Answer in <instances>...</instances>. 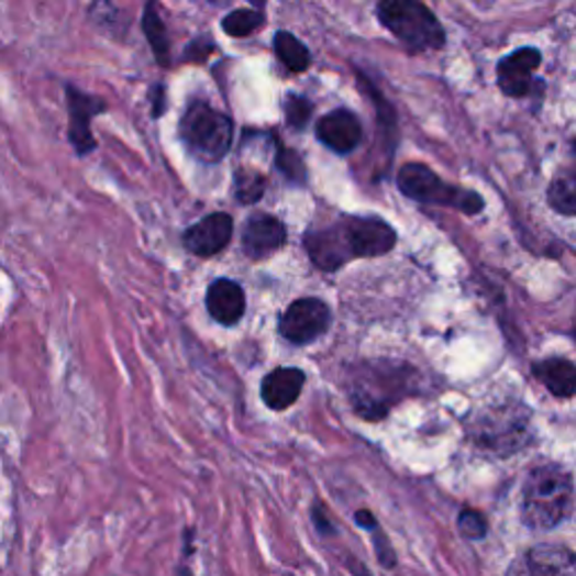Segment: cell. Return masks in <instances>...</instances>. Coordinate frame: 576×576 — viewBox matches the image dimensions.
<instances>
[{
  "instance_id": "6da1fadb",
  "label": "cell",
  "mask_w": 576,
  "mask_h": 576,
  "mask_svg": "<svg viewBox=\"0 0 576 576\" xmlns=\"http://www.w3.org/2000/svg\"><path fill=\"white\" fill-rule=\"evenodd\" d=\"M395 246V228L378 217H343L326 228L304 234V248L311 262L326 273L339 270L352 259L383 257Z\"/></svg>"
},
{
  "instance_id": "7a4b0ae2",
  "label": "cell",
  "mask_w": 576,
  "mask_h": 576,
  "mask_svg": "<svg viewBox=\"0 0 576 576\" xmlns=\"http://www.w3.org/2000/svg\"><path fill=\"white\" fill-rule=\"evenodd\" d=\"M572 475L558 464H543L522 487V522L536 532L554 530L569 511Z\"/></svg>"
},
{
  "instance_id": "3957f363",
  "label": "cell",
  "mask_w": 576,
  "mask_h": 576,
  "mask_svg": "<svg viewBox=\"0 0 576 576\" xmlns=\"http://www.w3.org/2000/svg\"><path fill=\"white\" fill-rule=\"evenodd\" d=\"M376 16L412 53L442 51L446 45L444 25L423 0H378Z\"/></svg>"
},
{
  "instance_id": "277c9868",
  "label": "cell",
  "mask_w": 576,
  "mask_h": 576,
  "mask_svg": "<svg viewBox=\"0 0 576 576\" xmlns=\"http://www.w3.org/2000/svg\"><path fill=\"white\" fill-rule=\"evenodd\" d=\"M232 120L206 102H191L180 120V140L187 152L208 163H221L232 147Z\"/></svg>"
},
{
  "instance_id": "5b68a950",
  "label": "cell",
  "mask_w": 576,
  "mask_h": 576,
  "mask_svg": "<svg viewBox=\"0 0 576 576\" xmlns=\"http://www.w3.org/2000/svg\"><path fill=\"white\" fill-rule=\"evenodd\" d=\"M397 185L401 189V195L419 203L453 208L468 217L485 210V199L479 197L477 191L444 182L435 171L421 163L403 165L397 174Z\"/></svg>"
},
{
  "instance_id": "8992f818",
  "label": "cell",
  "mask_w": 576,
  "mask_h": 576,
  "mask_svg": "<svg viewBox=\"0 0 576 576\" xmlns=\"http://www.w3.org/2000/svg\"><path fill=\"white\" fill-rule=\"evenodd\" d=\"M475 444L496 453L511 455L520 451L530 437V412L522 406L489 410L473 423Z\"/></svg>"
},
{
  "instance_id": "52a82bcc",
  "label": "cell",
  "mask_w": 576,
  "mask_h": 576,
  "mask_svg": "<svg viewBox=\"0 0 576 576\" xmlns=\"http://www.w3.org/2000/svg\"><path fill=\"white\" fill-rule=\"evenodd\" d=\"M331 326V311L329 307L318 298H302L288 309L279 318V333L288 343L293 345H309L324 335Z\"/></svg>"
},
{
  "instance_id": "ba28073f",
  "label": "cell",
  "mask_w": 576,
  "mask_h": 576,
  "mask_svg": "<svg viewBox=\"0 0 576 576\" xmlns=\"http://www.w3.org/2000/svg\"><path fill=\"white\" fill-rule=\"evenodd\" d=\"M541 62L543 57L536 47H518V51L498 62L496 77L507 98H527V95L534 92V86H543V81H536Z\"/></svg>"
},
{
  "instance_id": "9c48e42d",
  "label": "cell",
  "mask_w": 576,
  "mask_h": 576,
  "mask_svg": "<svg viewBox=\"0 0 576 576\" xmlns=\"http://www.w3.org/2000/svg\"><path fill=\"white\" fill-rule=\"evenodd\" d=\"M505 576H576V554L561 545H536L520 554Z\"/></svg>"
},
{
  "instance_id": "30bf717a",
  "label": "cell",
  "mask_w": 576,
  "mask_h": 576,
  "mask_svg": "<svg viewBox=\"0 0 576 576\" xmlns=\"http://www.w3.org/2000/svg\"><path fill=\"white\" fill-rule=\"evenodd\" d=\"M66 100H68V115H70V129L68 137L77 156H86L95 149V137L90 133L92 118L107 113V102L95 95H86L75 86L66 88Z\"/></svg>"
},
{
  "instance_id": "8fae6325",
  "label": "cell",
  "mask_w": 576,
  "mask_h": 576,
  "mask_svg": "<svg viewBox=\"0 0 576 576\" xmlns=\"http://www.w3.org/2000/svg\"><path fill=\"white\" fill-rule=\"evenodd\" d=\"M232 230H234L232 217L225 212H214L191 228H187L182 234V244L191 255L214 257L230 244Z\"/></svg>"
},
{
  "instance_id": "7c38bea8",
  "label": "cell",
  "mask_w": 576,
  "mask_h": 576,
  "mask_svg": "<svg viewBox=\"0 0 576 576\" xmlns=\"http://www.w3.org/2000/svg\"><path fill=\"white\" fill-rule=\"evenodd\" d=\"M315 135L324 147L345 156V154H352L361 144L363 126L356 113H352L350 109H335L318 122Z\"/></svg>"
},
{
  "instance_id": "4fadbf2b",
  "label": "cell",
  "mask_w": 576,
  "mask_h": 576,
  "mask_svg": "<svg viewBox=\"0 0 576 576\" xmlns=\"http://www.w3.org/2000/svg\"><path fill=\"white\" fill-rule=\"evenodd\" d=\"M284 242H286V228L277 217L255 214L244 225L242 248L255 262L270 257L275 251L284 246Z\"/></svg>"
},
{
  "instance_id": "5bb4252c",
  "label": "cell",
  "mask_w": 576,
  "mask_h": 576,
  "mask_svg": "<svg viewBox=\"0 0 576 576\" xmlns=\"http://www.w3.org/2000/svg\"><path fill=\"white\" fill-rule=\"evenodd\" d=\"M304 383H307V376L302 369L277 367L270 374H266V378L262 380V401L270 410H277V412L288 410L300 399Z\"/></svg>"
},
{
  "instance_id": "9a60e30c",
  "label": "cell",
  "mask_w": 576,
  "mask_h": 576,
  "mask_svg": "<svg viewBox=\"0 0 576 576\" xmlns=\"http://www.w3.org/2000/svg\"><path fill=\"white\" fill-rule=\"evenodd\" d=\"M206 304H208L210 315L219 324L232 326L246 313V293H244L242 284H236L234 279H228V277H221L210 284Z\"/></svg>"
},
{
  "instance_id": "2e32d148",
  "label": "cell",
  "mask_w": 576,
  "mask_h": 576,
  "mask_svg": "<svg viewBox=\"0 0 576 576\" xmlns=\"http://www.w3.org/2000/svg\"><path fill=\"white\" fill-rule=\"evenodd\" d=\"M534 376L558 399L576 392V367L565 358H547L534 365Z\"/></svg>"
},
{
  "instance_id": "e0dca14e",
  "label": "cell",
  "mask_w": 576,
  "mask_h": 576,
  "mask_svg": "<svg viewBox=\"0 0 576 576\" xmlns=\"http://www.w3.org/2000/svg\"><path fill=\"white\" fill-rule=\"evenodd\" d=\"M142 27H144V34H147V38H149V45H152V51L156 55V62L160 66H169L171 64V43H169L167 27H165V21H163V16L158 12L156 0H149L147 8H144Z\"/></svg>"
},
{
  "instance_id": "ac0fdd59",
  "label": "cell",
  "mask_w": 576,
  "mask_h": 576,
  "mask_svg": "<svg viewBox=\"0 0 576 576\" xmlns=\"http://www.w3.org/2000/svg\"><path fill=\"white\" fill-rule=\"evenodd\" d=\"M273 45H275L277 59H279L288 70H291V73H304V70H309V66H311V53H309V47H307L296 34L279 30V32L275 34Z\"/></svg>"
},
{
  "instance_id": "d6986e66",
  "label": "cell",
  "mask_w": 576,
  "mask_h": 576,
  "mask_svg": "<svg viewBox=\"0 0 576 576\" xmlns=\"http://www.w3.org/2000/svg\"><path fill=\"white\" fill-rule=\"evenodd\" d=\"M358 84L365 88V95L374 102L376 120H378V124L383 129V135H386V140H388V149L392 152L395 149L392 142H395V135H397V113H395L392 104L386 98H383V92L361 73H358Z\"/></svg>"
},
{
  "instance_id": "ffe728a7",
  "label": "cell",
  "mask_w": 576,
  "mask_h": 576,
  "mask_svg": "<svg viewBox=\"0 0 576 576\" xmlns=\"http://www.w3.org/2000/svg\"><path fill=\"white\" fill-rule=\"evenodd\" d=\"M547 203L563 217H576V174H561L550 182Z\"/></svg>"
},
{
  "instance_id": "44dd1931",
  "label": "cell",
  "mask_w": 576,
  "mask_h": 576,
  "mask_svg": "<svg viewBox=\"0 0 576 576\" xmlns=\"http://www.w3.org/2000/svg\"><path fill=\"white\" fill-rule=\"evenodd\" d=\"M266 191V178L257 169L242 167L234 171V195L242 206L257 203Z\"/></svg>"
},
{
  "instance_id": "7402d4cb",
  "label": "cell",
  "mask_w": 576,
  "mask_h": 576,
  "mask_svg": "<svg viewBox=\"0 0 576 576\" xmlns=\"http://www.w3.org/2000/svg\"><path fill=\"white\" fill-rule=\"evenodd\" d=\"M262 25H264V14L257 8L234 10L221 23L223 32L232 38H246V36L255 34L257 30H262Z\"/></svg>"
},
{
  "instance_id": "603a6c76",
  "label": "cell",
  "mask_w": 576,
  "mask_h": 576,
  "mask_svg": "<svg viewBox=\"0 0 576 576\" xmlns=\"http://www.w3.org/2000/svg\"><path fill=\"white\" fill-rule=\"evenodd\" d=\"M275 165H277V169L284 174V178L288 182H293V185H304L307 182V167H304L302 158L293 149H286L279 140H277Z\"/></svg>"
},
{
  "instance_id": "cb8c5ba5",
  "label": "cell",
  "mask_w": 576,
  "mask_h": 576,
  "mask_svg": "<svg viewBox=\"0 0 576 576\" xmlns=\"http://www.w3.org/2000/svg\"><path fill=\"white\" fill-rule=\"evenodd\" d=\"M311 113H313V104L307 98H302V95H288L284 100V115L288 126L293 131H302L309 124Z\"/></svg>"
},
{
  "instance_id": "d4e9b609",
  "label": "cell",
  "mask_w": 576,
  "mask_h": 576,
  "mask_svg": "<svg viewBox=\"0 0 576 576\" xmlns=\"http://www.w3.org/2000/svg\"><path fill=\"white\" fill-rule=\"evenodd\" d=\"M457 527H459V534L468 541H479V539H485L487 536V530H489V524H487V518L475 511V509H464L457 518Z\"/></svg>"
},
{
  "instance_id": "484cf974",
  "label": "cell",
  "mask_w": 576,
  "mask_h": 576,
  "mask_svg": "<svg viewBox=\"0 0 576 576\" xmlns=\"http://www.w3.org/2000/svg\"><path fill=\"white\" fill-rule=\"evenodd\" d=\"M372 534H374V541H376V556H378V561H380L383 565H386L388 569H392V567L397 565V556H395V552H392L388 539L383 536L380 527H376V530H374Z\"/></svg>"
},
{
  "instance_id": "4316f807",
  "label": "cell",
  "mask_w": 576,
  "mask_h": 576,
  "mask_svg": "<svg viewBox=\"0 0 576 576\" xmlns=\"http://www.w3.org/2000/svg\"><path fill=\"white\" fill-rule=\"evenodd\" d=\"M167 90L165 86H154L152 90V104H154V118H160L165 113V107H167Z\"/></svg>"
},
{
  "instance_id": "83f0119b",
  "label": "cell",
  "mask_w": 576,
  "mask_h": 576,
  "mask_svg": "<svg viewBox=\"0 0 576 576\" xmlns=\"http://www.w3.org/2000/svg\"><path fill=\"white\" fill-rule=\"evenodd\" d=\"M313 520H315V524H318L320 534L333 536V524L329 522V516H326V511H322L320 505H313Z\"/></svg>"
},
{
  "instance_id": "f1b7e54d",
  "label": "cell",
  "mask_w": 576,
  "mask_h": 576,
  "mask_svg": "<svg viewBox=\"0 0 576 576\" xmlns=\"http://www.w3.org/2000/svg\"><path fill=\"white\" fill-rule=\"evenodd\" d=\"M356 522H358L361 527H365V530H369V532H374L376 527H378V522L374 520V516H372L367 509H361V511H356Z\"/></svg>"
},
{
  "instance_id": "f546056e",
  "label": "cell",
  "mask_w": 576,
  "mask_h": 576,
  "mask_svg": "<svg viewBox=\"0 0 576 576\" xmlns=\"http://www.w3.org/2000/svg\"><path fill=\"white\" fill-rule=\"evenodd\" d=\"M569 152H572V158H574V165H576V137L569 144Z\"/></svg>"
},
{
  "instance_id": "4dcf8cb0",
  "label": "cell",
  "mask_w": 576,
  "mask_h": 576,
  "mask_svg": "<svg viewBox=\"0 0 576 576\" xmlns=\"http://www.w3.org/2000/svg\"><path fill=\"white\" fill-rule=\"evenodd\" d=\"M251 3H253L255 8H264V0H251Z\"/></svg>"
},
{
  "instance_id": "1f68e13d",
  "label": "cell",
  "mask_w": 576,
  "mask_h": 576,
  "mask_svg": "<svg viewBox=\"0 0 576 576\" xmlns=\"http://www.w3.org/2000/svg\"><path fill=\"white\" fill-rule=\"evenodd\" d=\"M212 3H225V0H212Z\"/></svg>"
},
{
  "instance_id": "d6a6232c",
  "label": "cell",
  "mask_w": 576,
  "mask_h": 576,
  "mask_svg": "<svg viewBox=\"0 0 576 576\" xmlns=\"http://www.w3.org/2000/svg\"><path fill=\"white\" fill-rule=\"evenodd\" d=\"M574 339H576V331H574Z\"/></svg>"
}]
</instances>
